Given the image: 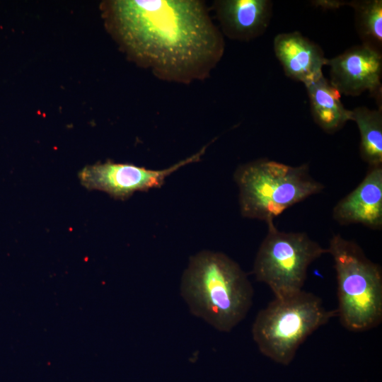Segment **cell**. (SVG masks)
<instances>
[{
    "label": "cell",
    "instance_id": "obj_1",
    "mask_svg": "<svg viewBox=\"0 0 382 382\" xmlns=\"http://www.w3.org/2000/svg\"><path fill=\"white\" fill-rule=\"evenodd\" d=\"M103 9L128 58L161 81H204L224 55V36L204 1L115 0Z\"/></svg>",
    "mask_w": 382,
    "mask_h": 382
},
{
    "label": "cell",
    "instance_id": "obj_2",
    "mask_svg": "<svg viewBox=\"0 0 382 382\" xmlns=\"http://www.w3.org/2000/svg\"><path fill=\"white\" fill-rule=\"evenodd\" d=\"M180 294L195 316L228 332L248 314L253 289L246 273L226 255L202 250L184 271Z\"/></svg>",
    "mask_w": 382,
    "mask_h": 382
},
{
    "label": "cell",
    "instance_id": "obj_3",
    "mask_svg": "<svg viewBox=\"0 0 382 382\" xmlns=\"http://www.w3.org/2000/svg\"><path fill=\"white\" fill-rule=\"evenodd\" d=\"M233 178L241 215L266 223L324 189L307 163L292 166L261 158L239 166Z\"/></svg>",
    "mask_w": 382,
    "mask_h": 382
},
{
    "label": "cell",
    "instance_id": "obj_4",
    "mask_svg": "<svg viewBox=\"0 0 382 382\" xmlns=\"http://www.w3.org/2000/svg\"><path fill=\"white\" fill-rule=\"evenodd\" d=\"M337 285V317L352 332H364L382 322V270L354 241L334 234L327 248Z\"/></svg>",
    "mask_w": 382,
    "mask_h": 382
},
{
    "label": "cell",
    "instance_id": "obj_5",
    "mask_svg": "<svg viewBox=\"0 0 382 382\" xmlns=\"http://www.w3.org/2000/svg\"><path fill=\"white\" fill-rule=\"evenodd\" d=\"M337 317L320 297L303 290L274 298L260 310L252 326L259 351L276 363L289 364L299 347L313 332Z\"/></svg>",
    "mask_w": 382,
    "mask_h": 382
},
{
    "label": "cell",
    "instance_id": "obj_6",
    "mask_svg": "<svg viewBox=\"0 0 382 382\" xmlns=\"http://www.w3.org/2000/svg\"><path fill=\"white\" fill-rule=\"evenodd\" d=\"M267 224L253 273L257 281L269 286L274 298L296 294L303 290L310 265L328 250L305 232L281 231L274 221Z\"/></svg>",
    "mask_w": 382,
    "mask_h": 382
},
{
    "label": "cell",
    "instance_id": "obj_7",
    "mask_svg": "<svg viewBox=\"0 0 382 382\" xmlns=\"http://www.w3.org/2000/svg\"><path fill=\"white\" fill-rule=\"evenodd\" d=\"M208 146L163 170L107 161L83 168L79 173V178L81 185L88 190L103 191L115 199L125 200L136 192L161 187L174 172L199 161Z\"/></svg>",
    "mask_w": 382,
    "mask_h": 382
},
{
    "label": "cell",
    "instance_id": "obj_8",
    "mask_svg": "<svg viewBox=\"0 0 382 382\" xmlns=\"http://www.w3.org/2000/svg\"><path fill=\"white\" fill-rule=\"evenodd\" d=\"M330 83L341 93L356 96L369 91L381 102L382 54L363 45L328 59Z\"/></svg>",
    "mask_w": 382,
    "mask_h": 382
},
{
    "label": "cell",
    "instance_id": "obj_9",
    "mask_svg": "<svg viewBox=\"0 0 382 382\" xmlns=\"http://www.w3.org/2000/svg\"><path fill=\"white\" fill-rule=\"evenodd\" d=\"M272 6V3L268 0H214L211 8L223 36L247 42L266 30Z\"/></svg>",
    "mask_w": 382,
    "mask_h": 382
},
{
    "label": "cell",
    "instance_id": "obj_10",
    "mask_svg": "<svg viewBox=\"0 0 382 382\" xmlns=\"http://www.w3.org/2000/svg\"><path fill=\"white\" fill-rule=\"evenodd\" d=\"M332 217L341 225L359 224L382 228V166L369 168L361 182L334 207Z\"/></svg>",
    "mask_w": 382,
    "mask_h": 382
},
{
    "label": "cell",
    "instance_id": "obj_11",
    "mask_svg": "<svg viewBox=\"0 0 382 382\" xmlns=\"http://www.w3.org/2000/svg\"><path fill=\"white\" fill-rule=\"evenodd\" d=\"M274 51L285 74L305 86L323 76L327 65L321 48L299 32L284 33L274 39Z\"/></svg>",
    "mask_w": 382,
    "mask_h": 382
},
{
    "label": "cell",
    "instance_id": "obj_12",
    "mask_svg": "<svg viewBox=\"0 0 382 382\" xmlns=\"http://www.w3.org/2000/svg\"><path fill=\"white\" fill-rule=\"evenodd\" d=\"M305 86L313 120L323 130L334 133L351 120V110L342 103L341 93L323 75Z\"/></svg>",
    "mask_w": 382,
    "mask_h": 382
},
{
    "label": "cell",
    "instance_id": "obj_13",
    "mask_svg": "<svg viewBox=\"0 0 382 382\" xmlns=\"http://www.w3.org/2000/svg\"><path fill=\"white\" fill-rule=\"evenodd\" d=\"M360 134V154L369 168L382 166V111L361 106L351 110Z\"/></svg>",
    "mask_w": 382,
    "mask_h": 382
},
{
    "label": "cell",
    "instance_id": "obj_14",
    "mask_svg": "<svg viewBox=\"0 0 382 382\" xmlns=\"http://www.w3.org/2000/svg\"><path fill=\"white\" fill-rule=\"evenodd\" d=\"M355 25L362 45L382 54V1H352Z\"/></svg>",
    "mask_w": 382,
    "mask_h": 382
},
{
    "label": "cell",
    "instance_id": "obj_15",
    "mask_svg": "<svg viewBox=\"0 0 382 382\" xmlns=\"http://www.w3.org/2000/svg\"><path fill=\"white\" fill-rule=\"evenodd\" d=\"M312 4L316 6H318L326 9L339 8L340 6L347 5L348 2L344 1L336 0H318L313 1Z\"/></svg>",
    "mask_w": 382,
    "mask_h": 382
}]
</instances>
